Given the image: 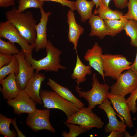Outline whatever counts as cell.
<instances>
[{"mask_svg": "<svg viewBox=\"0 0 137 137\" xmlns=\"http://www.w3.org/2000/svg\"><path fill=\"white\" fill-rule=\"evenodd\" d=\"M5 16L29 44H34L36 37L35 27L37 24L31 11L20 12L14 6L11 10L6 12Z\"/></svg>", "mask_w": 137, "mask_h": 137, "instance_id": "1", "label": "cell"}, {"mask_svg": "<svg viewBox=\"0 0 137 137\" xmlns=\"http://www.w3.org/2000/svg\"><path fill=\"white\" fill-rule=\"evenodd\" d=\"M46 55L43 58L37 60L32 55L25 56L27 61L32 66L36 71L41 70L57 72L59 69L65 70L66 67L60 63V56L61 51L54 46L49 40L45 48Z\"/></svg>", "mask_w": 137, "mask_h": 137, "instance_id": "2", "label": "cell"}, {"mask_svg": "<svg viewBox=\"0 0 137 137\" xmlns=\"http://www.w3.org/2000/svg\"><path fill=\"white\" fill-rule=\"evenodd\" d=\"M92 88L87 91H81L79 85L75 87L76 92L80 97L84 98L88 103V107L93 109L96 106L100 105L107 98V95L110 87L106 83H100L94 73L92 75Z\"/></svg>", "mask_w": 137, "mask_h": 137, "instance_id": "3", "label": "cell"}, {"mask_svg": "<svg viewBox=\"0 0 137 137\" xmlns=\"http://www.w3.org/2000/svg\"><path fill=\"white\" fill-rule=\"evenodd\" d=\"M40 95L44 108L60 110L65 113L67 118L79 110V109L74 104L63 98L54 91L41 90Z\"/></svg>", "mask_w": 137, "mask_h": 137, "instance_id": "4", "label": "cell"}, {"mask_svg": "<svg viewBox=\"0 0 137 137\" xmlns=\"http://www.w3.org/2000/svg\"><path fill=\"white\" fill-rule=\"evenodd\" d=\"M103 71L105 77L116 80L124 71L130 69L132 63L120 54H102Z\"/></svg>", "mask_w": 137, "mask_h": 137, "instance_id": "5", "label": "cell"}, {"mask_svg": "<svg viewBox=\"0 0 137 137\" xmlns=\"http://www.w3.org/2000/svg\"><path fill=\"white\" fill-rule=\"evenodd\" d=\"M67 118L66 122L80 125L88 131L93 128H102L104 123L101 118L92 111V109L83 107Z\"/></svg>", "mask_w": 137, "mask_h": 137, "instance_id": "6", "label": "cell"}, {"mask_svg": "<svg viewBox=\"0 0 137 137\" xmlns=\"http://www.w3.org/2000/svg\"><path fill=\"white\" fill-rule=\"evenodd\" d=\"M0 38L8 39L12 43H16L21 47L25 56L31 55L35 45L29 44L16 27L9 21L0 23Z\"/></svg>", "mask_w": 137, "mask_h": 137, "instance_id": "7", "label": "cell"}, {"mask_svg": "<svg viewBox=\"0 0 137 137\" xmlns=\"http://www.w3.org/2000/svg\"><path fill=\"white\" fill-rule=\"evenodd\" d=\"M110 87V93L125 97L137 87V75L130 69L122 73Z\"/></svg>", "mask_w": 137, "mask_h": 137, "instance_id": "8", "label": "cell"}, {"mask_svg": "<svg viewBox=\"0 0 137 137\" xmlns=\"http://www.w3.org/2000/svg\"><path fill=\"white\" fill-rule=\"evenodd\" d=\"M50 112L49 109H37L33 113L28 114L26 120V124L35 132L46 130L55 133V130L49 121Z\"/></svg>", "mask_w": 137, "mask_h": 137, "instance_id": "9", "label": "cell"}, {"mask_svg": "<svg viewBox=\"0 0 137 137\" xmlns=\"http://www.w3.org/2000/svg\"><path fill=\"white\" fill-rule=\"evenodd\" d=\"M7 102L13 108L14 112L18 115L23 113H31L37 109V103L24 90H20L15 97L7 100Z\"/></svg>", "mask_w": 137, "mask_h": 137, "instance_id": "10", "label": "cell"}, {"mask_svg": "<svg viewBox=\"0 0 137 137\" xmlns=\"http://www.w3.org/2000/svg\"><path fill=\"white\" fill-rule=\"evenodd\" d=\"M15 55L19 64V73L16 77V83L20 90H24L34 73V69L26 60L23 51H20Z\"/></svg>", "mask_w": 137, "mask_h": 137, "instance_id": "11", "label": "cell"}, {"mask_svg": "<svg viewBox=\"0 0 137 137\" xmlns=\"http://www.w3.org/2000/svg\"><path fill=\"white\" fill-rule=\"evenodd\" d=\"M111 102L108 98L101 104L99 108L104 110L108 118V123L105 126L104 132L107 133H110L113 131H118L124 132L127 126L125 121H119L116 116V114L112 107Z\"/></svg>", "mask_w": 137, "mask_h": 137, "instance_id": "12", "label": "cell"}, {"mask_svg": "<svg viewBox=\"0 0 137 137\" xmlns=\"http://www.w3.org/2000/svg\"><path fill=\"white\" fill-rule=\"evenodd\" d=\"M40 9L41 18L40 22L35 27L36 37L34 43V49L36 52L45 48L47 44L46 26L49 17L52 14L50 12H45L43 7Z\"/></svg>", "mask_w": 137, "mask_h": 137, "instance_id": "13", "label": "cell"}, {"mask_svg": "<svg viewBox=\"0 0 137 137\" xmlns=\"http://www.w3.org/2000/svg\"><path fill=\"white\" fill-rule=\"evenodd\" d=\"M107 98L110 101L114 109L124 119L127 126L130 128L133 127L130 111L125 97L109 92Z\"/></svg>", "mask_w": 137, "mask_h": 137, "instance_id": "14", "label": "cell"}, {"mask_svg": "<svg viewBox=\"0 0 137 137\" xmlns=\"http://www.w3.org/2000/svg\"><path fill=\"white\" fill-rule=\"evenodd\" d=\"M102 52L101 47L97 42H95L92 48L87 50L84 54V59L86 61L89 62V65L101 76L105 81V76L103 69Z\"/></svg>", "mask_w": 137, "mask_h": 137, "instance_id": "15", "label": "cell"}, {"mask_svg": "<svg viewBox=\"0 0 137 137\" xmlns=\"http://www.w3.org/2000/svg\"><path fill=\"white\" fill-rule=\"evenodd\" d=\"M45 78L44 74L34 72L24 90L34 101L39 104H43L40 92L42 83Z\"/></svg>", "mask_w": 137, "mask_h": 137, "instance_id": "16", "label": "cell"}, {"mask_svg": "<svg viewBox=\"0 0 137 137\" xmlns=\"http://www.w3.org/2000/svg\"><path fill=\"white\" fill-rule=\"evenodd\" d=\"M67 22L68 25V40L74 45L73 49L77 52L78 41L80 36L84 31L83 28L77 24L73 11L69 10L67 14Z\"/></svg>", "mask_w": 137, "mask_h": 137, "instance_id": "17", "label": "cell"}, {"mask_svg": "<svg viewBox=\"0 0 137 137\" xmlns=\"http://www.w3.org/2000/svg\"><path fill=\"white\" fill-rule=\"evenodd\" d=\"M16 76L14 73L10 74L4 79L0 81L2 86L0 89L3 98L7 100L15 97L19 90L16 83Z\"/></svg>", "mask_w": 137, "mask_h": 137, "instance_id": "18", "label": "cell"}, {"mask_svg": "<svg viewBox=\"0 0 137 137\" xmlns=\"http://www.w3.org/2000/svg\"><path fill=\"white\" fill-rule=\"evenodd\" d=\"M47 84L53 91L74 104L79 109L84 107V104L67 88L61 86L51 78L49 79Z\"/></svg>", "mask_w": 137, "mask_h": 137, "instance_id": "19", "label": "cell"}, {"mask_svg": "<svg viewBox=\"0 0 137 137\" xmlns=\"http://www.w3.org/2000/svg\"><path fill=\"white\" fill-rule=\"evenodd\" d=\"M89 19L91 28L90 36H96L102 39L106 35H109V31L104 20L98 15L92 14Z\"/></svg>", "mask_w": 137, "mask_h": 137, "instance_id": "20", "label": "cell"}, {"mask_svg": "<svg viewBox=\"0 0 137 137\" xmlns=\"http://www.w3.org/2000/svg\"><path fill=\"white\" fill-rule=\"evenodd\" d=\"M76 53V60L75 66L73 73L71 75L72 78L76 81L77 85L84 82L86 80L87 75L91 74L92 71L91 67L89 65H86L80 60L77 53Z\"/></svg>", "mask_w": 137, "mask_h": 137, "instance_id": "21", "label": "cell"}, {"mask_svg": "<svg viewBox=\"0 0 137 137\" xmlns=\"http://www.w3.org/2000/svg\"><path fill=\"white\" fill-rule=\"evenodd\" d=\"M95 5L92 0H76L75 2V8L80 16L81 22L84 23L89 19L92 14V9Z\"/></svg>", "mask_w": 137, "mask_h": 137, "instance_id": "22", "label": "cell"}, {"mask_svg": "<svg viewBox=\"0 0 137 137\" xmlns=\"http://www.w3.org/2000/svg\"><path fill=\"white\" fill-rule=\"evenodd\" d=\"M104 20L108 29L109 35L114 37L124 30L128 20L123 15L119 20Z\"/></svg>", "mask_w": 137, "mask_h": 137, "instance_id": "23", "label": "cell"}, {"mask_svg": "<svg viewBox=\"0 0 137 137\" xmlns=\"http://www.w3.org/2000/svg\"><path fill=\"white\" fill-rule=\"evenodd\" d=\"M94 14L98 15L103 20H119L123 15V13L118 10H113L109 7L105 6L101 3L99 7L94 11Z\"/></svg>", "mask_w": 137, "mask_h": 137, "instance_id": "24", "label": "cell"}, {"mask_svg": "<svg viewBox=\"0 0 137 137\" xmlns=\"http://www.w3.org/2000/svg\"><path fill=\"white\" fill-rule=\"evenodd\" d=\"M124 30L130 38L131 46L137 47V21L132 19L128 20Z\"/></svg>", "mask_w": 137, "mask_h": 137, "instance_id": "25", "label": "cell"}, {"mask_svg": "<svg viewBox=\"0 0 137 137\" xmlns=\"http://www.w3.org/2000/svg\"><path fill=\"white\" fill-rule=\"evenodd\" d=\"M19 71L18 61L15 55L13 56L11 61L7 65L0 68V81L5 78L7 75L14 73L16 76Z\"/></svg>", "mask_w": 137, "mask_h": 137, "instance_id": "26", "label": "cell"}, {"mask_svg": "<svg viewBox=\"0 0 137 137\" xmlns=\"http://www.w3.org/2000/svg\"><path fill=\"white\" fill-rule=\"evenodd\" d=\"M12 119L0 114V134L5 137H15L17 135L14 129H10Z\"/></svg>", "mask_w": 137, "mask_h": 137, "instance_id": "27", "label": "cell"}, {"mask_svg": "<svg viewBox=\"0 0 137 137\" xmlns=\"http://www.w3.org/2000/svg\"><path fill=\"white\" fill-rule=\"evenodd\" d=\"M18 10L23 12L26 9L31 8L40 9L42 8L44 2L39 0H19Z\"/></svg>", "mask_w": 137, "mask_h": 137, "instance_id": "28", "label": "cell"}, {"mask_svg": "<svg viewBox=\"0 0 137 137\" xmlns=\"http://www.w3.org/2000/svg\"><path fill=\"white\" fill-rule=\"evenodd\" d=\"M64 124L69 128V131L67 133L63 131L62 133V136L64 137H75L80 134L86 132L87 130L79 125H77L72 123L64 122Z\"/></svg>", "mask_w": 137, "mask_h": 137, "instance_id": "29", "label": "cell"}, {"mask_svg": "<svg viewBox=\"0 0 137 137\" xmlns=\"http://www.w3.org/2000/svg\"><path fill=\"white\" fill-rule=\"evenodd\" d=\"M20 51L14 44L9 41H5L0 38V53L15 55L18 54Z\"/></svg>", "mask_w": 137, "mask_h": 137, "instance_id": "30", "label": "cell"}, {"mask_svg": "<svg viewBox=\"0 0 137 137\" xmlns=\"http://www.w3.org/2000/svg\"><path fill=\"white\" fill-rule=\"evenodd\" d=\"M127 7L128 11L124 15L128 20L132 19L137 21V0H128Z\"/></svg>", "mask_w": 137, "mask_h": 137, "instance_id": "31", "label": "cell"}, {"mask_svg": "<svg viewBox=\"0 0 137 137\" xmlns=\"http://www.w3.org/2000/svg\"><path fill=\"white\" fill-rule=\"evenodd\" d=\"M130 94L129 96L126 99V101L129 106L130 112L134 114L137 111L136 103L137 87Z\"/></svg>", "mask_w": 137, "mask_h": 137, "instance_id": "32", "label": "cell"}, {"mask_svg": "<svg viewBox=\"0 0 137 137\" xmlns=\"http://www.w3.org/2000/svg\"><path fill=\"white\" fill-rule=\"evenodd\" d=\"M43 2L50 1L56 2L61 4L63 6H67L73 11L76 10L75 6V2L68 0H39Z\"/></svg>", "mask_w": 137, "mask_h": 137, "instance_id": "33", "label": "cell"}, {"mask_svg": "<svg viewBox=\"0 0 137 137\" xmlns=\"http://www.w3.org/2000/svg\"><path fill=\"white\" fill-rule=\"evenodd\" d=\"M13 55L0 53V68L9 64L12 60Z\"/></svg>", "mask_w": 137, "mask_h": 137, "instance_id": "34", "label": "cell"}, {"mask_svg": "<svg viewBox=\"0 0 137 137\" xmlns=\"http://www.w3.org/2000/svg\"><path fill=\"white\" fill-rule=\"evenodd\" d=\"M116 7L123 9L127 7L128 0H112Z\"/></svg>", "mask_w": 137, "mask_h": 137, "instance_id": "35", "label": "cell"}, {"mask_svg": "<svg viewBox=\"0 0 137 137\" xmlns=\"http://www.w3.org/2000/svg\"><path fill=\"white\" fill-rule=\"evenodd\" d=\"M15 0H0V7L6 8L11 6H13Z\"/></svg>", "mask_w": 137, "mask_h": 137, "instance_id": "36", "label": "cell"}, {"mask_svg": "<svg viewBox=\"0 0 137 137\" xmlns=\"http://www.w3.org/2000/svg\"><path fill=\"white\" fill-rule=\"evenodd\" d=\"M16 118L15 117L12 119L11 123L12 124L15 129L18 136L19 137H25V136L19 129L16 124Z\"/></svg>", "mask_w": 137, "mask_h": 137, "instance_id": "37", "label": "cell"}, {"mask_svg": "<svg viewBox=\"0 0 137 137\" xmlns=\"http://www.w3.org/2000/svg\"><path fill=\"white\" fill-rule=\"evenodd\" d=\"M124 132L118 131H113L110 132L108 137H121L124 136Z\"/></svg>", "mask_w": 137, "mask_h": 137, "instance_id": "38", "label": "cell"}, {"mask_svg": "<svg viewBox=\"0 0 137 137\" xmlns=\"http://www.w3.org/2000/svg\"><path fill=\"white\" fill-rule=\"evenodd\" d=\"M137 51L135 59L134 62L130 66V69L137 75Z\"/></svg>", "mask_w": 137, "mask_h": 137, "instance_id": "39", "label": "cell"}, {"mask_svg": "<svg viewBox=\"0 0 137 137\" xmlns=\"http://www.w3.org/2000/svg\"><path fill=\"white\" fill-rule=\"evenodd\" d=\"M101 3L104 5L109 7V5L111 0H100Z\"/></svg>", "mask_w": 137, "mask_h": 137, "instance_id": "40", "label": "cell"}, {"mask_svg": "<svg viewBox=\"0 0 137 137\" xmlns=\"http://www.w3.org/2000/svg\"><path fill=\"white\" fill-rule=\"evenodd\" d=\"M94 2L96 6V9L98 8L101 4L100 0H92Z\"/></svg>", "mask_w": 137, "mask_h": 137, "instance_id": "41", "label": "cell"}, {"mask_svg": "<svg viewBox=\"0 0 137 137\" xmlns=\"http://www.w3.org/2000/svg\"><path fill=\"white\" fill-rule=\"evenodd\" d=\"M135 130L136 131V134L133 136H137V130Z\"/></svg>", "mask_w": 137, "mask_h": 137, "instance_id": "42", "label": "cell"}]
</instances>
